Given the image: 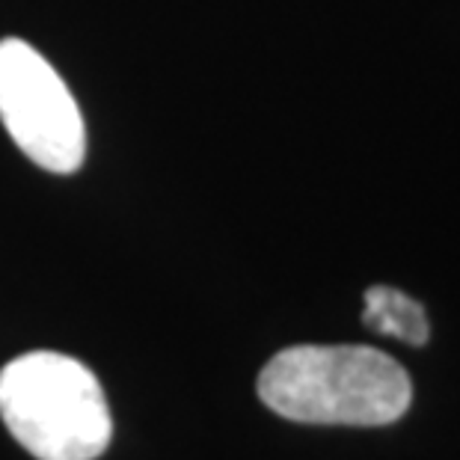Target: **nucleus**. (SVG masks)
<instances>
[{
	"mask_svg": "<svg viewBox=\"0 0 460 460\" xmlns=\"http://www.w3.org/2000/svg\"><path fill=\"white\" fill-rule=\"evenodd\" d=\"M259 398L273 413L306 425H393L413 401L407 371L366 345H297L259 375Z\"/></svg>",
	"mask_w": 460,
	"mask_h": 460,
	"instance_id": "nucleus-1",
	"label": "nucleus"
},
{
	"mask_svg": "<svg viewBox=\"0 0 460 460\" xmlns=\"http://www.w3.org/2000/svg\"><path fill=\"white\" fill-rule=\"evenodd\" d=\"M0 416L39 460H95L113 434L99 377L57 350H33L0 371Z\"/></svg>",
	"mask_w": 460,
	"mask_h": 460,
	"instance_id": "nucleus-2",
	"label": "nucleus"
},
{
	"mask_svg": "<svg viewBox=\"0 0 460 460\" xmlns=\"http://www.w3.org/2000/svg\"><path fill=\"white\" fill-rule=\"evenodd\" d=\"M362 324L384 336L407 341V345H425L430 339V324L422 303L407 297L404 291L389 286H371L366 291V312Z\"/></svg>",
	"mask_w": 460,
	"mask_h": 460,
	"instance_id": "nucleus-4",
	"label": "nucleus"
},
{
	"mask_svg": "<svg viewBox=\"0 0 460 460\" xmlns=\"http://www.w3.org/2000/svg\"><path fill=\"white\" fill-rule=\"evenodd\" d=\"M0 119L18 149L42 170L66 175L84 164L81 107L54 66L24 39L0 42Z\"/></svg>",
	"mask_w": 460,
	"mask_h": 460,
	"instance_id": "nucleus-3",
	"label": "nucleus"
}]
</instances>
